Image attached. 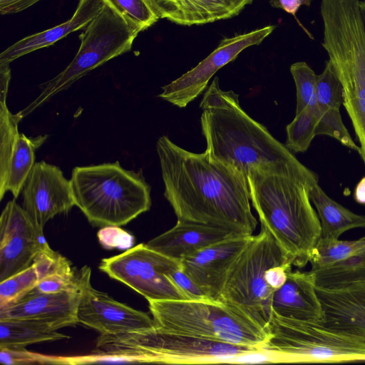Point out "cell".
<instances>
[{
  "instance_id": "1",
  "label": "cell",
  "mask_w": 365,
  "mask_h": 365,
  "mask_svg": "<svg viewBox=\"0 0 365 365\" xmlns=\"http://www.w3.org/2000/svg\"><path fill=\"white\" fill-rule=\"evenodd\" d=\"M164 196L178 221L193 222L252 235L257 222L247 178L234 167L195 153L163 135L156 143Z\"/></svg>"
},
{
  "instance_id": "2",
  "label": "cell",
  "mask_w": 365,
  "mask_h": 365,
  "mask_svg": "<svg viewBox=\"0 0 365 365\" xmlns=\"http://www.w3.org/2000/svg\"><path fill=\"white\" fill-rule=\"evenodd\" d=\"M247 180L261 227L271 234L292 265L304 267L322 235L309 196L319 181L274 167L252 170Z\"/></svg>"
},
{
  "instance_id": "3",
  "label": "cell",
  "mask_w": 365,
  "mask_h": 365,
  "mask_svg": "<svg viewBox=\"0 0 365 365\" xmlns=\"http://www.w3.org/2000/svg\"><path fill=\"white\" fill-rule=\"evenodd\" d=\"M206 152L247 178L255 169L279 168L314 176L266 127L248 115L240 105L203 110L200 118Z\"/></svg>"
},
{
  "instance_id": "4",
  "label": "cell",
  "mask_w": 365,
  "mask_h": 365,
  "mask_svg": "<svg viewBox=\"0 0 365 365\" xmlns=\"http://www.w3.org/2000/svg\"><path fill=\"white\" fill-rule=\"evenodd\" d=\"M292 266L271 234L261 227L230 267L219 301L267 332L273 294Z\"/></svg>"
},
{
  "instance_id": "5",
  "label": "cell",
  "mask_w": 365,
  "mask_h": 365,
  "mask_svg": "<svg viewBox=\"0 0 365 365\" xmlns=\"http://www.w3.org/2000/svg\"><path fill=\"white\" fill-rule=\"evenodd\" d=\"M322 46L343 88V106L365 165V30L359 0H322Z\"/></svg>"
},
{
  "instance_id": "6",
  "label": "cell",
  "mask_w": 365,
  "mask_h": 365,
  "mask_svg": "<svg viewBox=\"0 0 365 365\" xmlns=\"http://www.w3.org/2000/svg\"><path fill=\"white\" fill-rule=\"evenodd\" d=\"M75 206L94 226H122L148 211L150 187L118 161L77 166L70 179Z\"/></svg>"
},
{
  "instance_id": "7",
  "label": "cell",
  "mask_w": 365,
  "mask_h": 365,
  "mask_svg": "<svg viewBox=\"0 0 365 365\" xmlns=\"http://www.w3.org/2000/svg\"><path fill=\"white\" fill-rule=\"evenodd\" d=\"M96 352L126 356L136 364H170L214 363L263 353L256 347L172 332L157 326L118 334H101Z\"/></svg>"
},
{
  "instance_id": "8",
  "label": "cell",
  "mask_w": 365,
  "mask_h": 365,
  "mask_svg": "<svg viewBox=\"0 0 365 365\" xmlns=\"http://www.w3.org/2000/svg\"><path fill=\"white\" fill-rule=\"evenodd\" d=\"M261 347L275 362L365 361V330L330 328L318 322L272 316Z\"/></svg>"
},
{
  "instance_id": "9",
  "label": "cell",
  "mask_w": 365,
  "mask_h": 365,
  "mask_svg": "<svg viewBox=\"0 0 365 365\" xmlns=\"http://www.w3.org/2000/svg\"><path fill=\"white\" fill-rule=\"evenodd\" d=\"M148 302L155 325L169 331L260 350L269 336L266 331L220 301Z\"/></svg>"
},
{
  "instance_id": "10",
  "label": "cell",
  "mask_w": 365,
  "mask_h": 365,
  "mask_svg": "<svg viewBox=\"0 0 365 365\" xmlns=\"http://www.w3.org/2000/svg\"><path fill=\"white\" fill-rule=\"evenodd\" d=\"M138 33L105 3L99 14L78 36L79 48L58 74L40 85L39 95L18 112L21 119L61 91L110 59L128 52Z\"/></svg>"
},
{
  "instance_id": "11",
  "label": "cell",
  "mask_w": 365,
  "mask_h": 365,
  "mask_svg": "<svg viewBox=\"0 0 365 365\" xmlns=\"http://www.w3.org/2000/svg\"><path fill=\"white\" fill-rule=\"evenodd\" d=\"M180 262L140 243L123 253L104 258L99 269L130 287L148 301L192 300L168 276Z\"/></svg>"
},
{
  "instance_id": "12",
  "label": "cell",
  "mask_w": 365,
  "mask_h": 365,
  "mask_svg": "<svg viewBox=\"0 0 365 365\" xmlns=\"http://www.w3.org/2000/svg\"><path fill=\"white\" fill-rule=\"evenodd\" d=\"M269 25L246 34L224 38L218 46L195 67L162 87L159 97L179 108H185L206 88L210 79L222 67L235 60L245 48L259 45L275 29Z\"/></svg>"
},
{
  "instance_id": "13",
  "label": "cell",
  "mask_w": 365,
  "mask_h": 365,
  "mask_svg": "<svg viewBox=\"0 0 365 365\" xmlns=\"http://www.w3.org/2000/svg\"><path fill=\"white\" fill-rule=\"evenodd\" d=\"M78 274L81 286L77 309L78 323L100 334H118L156 326L154 319L147 313L118 302L107 293L93 288L89 267H83Z\"/></svg>"
},
{
  "instance_id": "14",
  "label": "cell",
  "mask_w": 365,
  "mask_h": 365,
  "mask_svg": "<svg viewBox=\"0 0 365 365\" xmlns=\"http://www.w3.org/2000/svg\"><path fill=\"white\" fill-rule=\"evenodd\" d=\"M47 246L43 229L15 198L9 201L0 217V282L30 267Z\"/></svg>"
},
{
  "instance_id": "15",
  "label": "cell",
  "mask_w": 365,
  "mask_h": 365,
  "mask_svg": "<svg viewBox=\"0 0 365 365\" xmlns=\"http://www.w3.org/2000/svg\"><path fill=\"white\" fill-rule=\"evenodd\" d=\"M22 119L11 113L6 98H0V200L11 192L16 199L23 185L35 165V153L48 137L39 135L28 137L19 132Z\"/></svg>"
},
{
  "instance_id": "16",
  "label": "cell",
  "mask_w": 365,
  "mask_h": 365,
  "mask_svg": "<svg viewBox=\"0 0 365 365\" xmlns=\"http://www.w3.org/2000/svg\"><path fill=\"white\" fill-rule=\"evenodd\" d=\"M23 207L41 229L56 215L75 206L71 180L59 167L45 161L36 163L23 187Z\"/></svg>"
},
{
  "instance_id": "17",
  "label": "cell",
  "mask_w": 365,
  "mask_h": 365,
  "mask_svg": "<svg viewBox=\"0 0 365 365\" xmlns=\"http://www.w3.org/2000/svg\"><path fill=\"white\" fill-rule=\"evenodd\" d=\"M252 236L237 235L203 248L179 261L180 269L209 299L219 301L230 267Z\"/></svg>"
},
{
  "instance_id": "18",
  "label": "cell",
  "mask_w": 365,
  "mask_h": 365,
  "mask_svg": "<svg viewBox=\"0 0 365 365\" xmlns=\"http://www.w3.org/2000/svg\"><path fill=\"white\" fill-rule=\"evenodd\" d=\"M79 277V274H78ZM81 297L78 285L58 293L29 292L19 301L0 309V319H35L51 322L58 329L77 324Z\"/></svg>"
},
{
  "instance_id": "19",
  "label": "cell",
  "mask_w": 365,
  "mask_h": 365,
  "mask_svg": "<svg viewBox=\"0 0 365 365\" xmlns=\"http://www.w3.org/2000/svg\"><path fill=\"white\" fill-rule=\"evenodd\" d=\"M316 286V275L312 270L290 271L285 282L273 294L272 315L299 321L322 322L323 309Z\"/></svg>"
},
{
  "instance_id": "20",
  "label": "cell",
  "mask_w": 365,
  "mask_h": 365,
  "mask_svg": "<svg viewBox=\"0 0 365 365\" xmlns=\"http://www.w3.org/2000/svg\"><path fill=\"white\" fill-rule=\"evenodd\" d=\"M237 235L242 234L215 225L178 221L174 227L150 240L146 245L180 261L203 248Z\"/></svg>"
},
{
  "instance_id": "21",
  "label": "cell",
  "mask_w": 365,
  "mask_h": 365,
  "mask_svg": "<svg viewBox=\"0 0 365 365\" xmlns=\"http://www.w3.org/2000/svg\"><path fill=\"white\" fill-rule=\"evenodd\" d=\"M159 18L182 26L232 18L252 0H147Z\"/></svg>"
},
{
  "instance_id": "22",
  "label": "cell",
  "mask_w": 365,
  "mask_h": 365,
  "mask_svg": "<svg viewBox=\"0 0 365 365\" xmlns=\"http://www.w3.org/2000/svg\"><path fill=\"white\" fill-rule=\"evenodd\" d=\"M323 309L319 322L330 328L365 330V282L335 288L316 286Z\"/></svg>"
},
{
  "instance_id": "23",
  "label": "cell",
  "mask_w": 365,
  "mask_h": 365,
  "mask_svg": "<svg viewBox=\"0 0 365 365\" xmlns=\"http://www.w3.org/2000/svg\"><path fill=\"white\" fill-rule=\"evenodd\" d=\"M103 0H80L73 16L64 21L45 31L26 36L11 45L0 54V63H9L29 53L48 47L68 34L85 29L99 14Z\"/></svg>"
},
{
  "instance_id": "24",
  "label": "cell",
  "mask_w": 365,
  "mask_h": 365,
  "mask_svg": "<svg viewBox=\"0 0 365 365\" xmlns=\"http://www.w3.org/2000/svg\"><path fill=\"white\" fill-rule=\"evenodd\" d=\"M321 222L323 240H338L346 231L365 228V215H357L329 197L319 183L309 191Z\"/></svg>"
},
{
  "instance_id": "25",
  "label": "cell",
  "mask_w": 365,
  "mask_h": 365,
  "mask_svg": "<svg viewBox=\"0 0 365 365\" xmlns=\"http://www.w3.org/2000/svg\"><path fill=\"white\" fill-rule=\"evenodd\" d=\"M51 322L35 319H0V348H25L70 336L58 331Z\"/></svg>"
},
{
  "instance_id": "26",
  "label": "cell",
  "mask_w": 365,
  "mask_h": 365,
  "mask_svg": "<svg viewBox=\"0 0 365 365\" xmlns=\"http://www.w3.org/2000/svg\"><path fill=\"white\" fill-rule=\"evenodd\" d=\"M313 272L319 287L335 288L365 282V244L349 257Z\"/></svg>"
},
{
  "instance_id": "27",
  "label": "cell",
  "mask_w": 365,
  "mask_h": 365,
  "mask_svg": "<svg viewBox=\"0 0 365 365\" xmlns=\"http://www.w3.org/2000/svg\"><path fill=\"white\" fill-rule=\"evenodd\" d=\"M317 105L307 106L295 114L293 120L287 125L285 145L294 153H304L309 148L316 136L318 123Z\"/></svg>"
},
{
  "instance_id": "28",
  "label": "cell",
  "mask_w": 365,
  "mask_h": 365,
  "mask_svg": "<svg viewBox=\"0 0 365 365\" xmlns=\"http://www.w3.org/2000/svg\"><path fill=\"white\" fill-rule=\"evenodd\" d=\"M138 34L160 19L147 0H103Z\"/></svg>"
},
{
  "instance_id": "29",
  "label": "cell",
  "mask_w": 365,
  "mask_h": 365,
  "mask_svg": "<svg viewBox=\"0 0 365 365\" xmlns=\"http://www.w3.org/2000/svg\"><path fill=\"white\" fill-rule=\"evenodd\" d=\"M38 282V276L32 264L0 282V309L23 298Z\"/></svg>"
},
{
  "instance_id": "30",
  "label": "cell",
  "mask_w": 365,
  "mask_h": 365,
  "mask_svg": "<svg viewBox=\"0 0 365 365\" xmlns=\"http://www.w3.org/2000/svg\"><path fill=\"white\" fill-rule=\"evenodd\" d=\"M316 96L321 108L339 109L343 105L342 85L329 60L326 62L323 72L317 75Z\"/></svg>"
},
{
  "instance_id": "31",
  "label": "cell",
  "mask_w": 365,
  "mask_h": 365,
  "mask_svg": "<svg viewBox=\"0 0 365 365\" xmlns=\"http://www.w3.org/2000/svg\"><path fill=\"white\" fill-rule=\"evenodd\" d=\"M290 72L294 81L297 91L295 114L299 113L307 106H317L316 86L317 75L304 61L292 64Z\"/></svg>"
},
{
  "instance_id": "32",
  "label": "cell",
  "mask_w": 365,
  "mask_h": 365,
  "mask_svg": "<svg viewBox=\"0 0 365 365\" xmlns=\"http://www.w3.org/2000/svg\"><path fill=\"white\" fill-rule=\"evenodd\" d=\"M317 112L319 119L315 131L316 135H329L344 145L359 152L360 147L354 142L344 125L339 109L324 108L317 105Z\"/></svg>"
},
{
  "instance_id": "33",
  "label": "cell",
  "mask_w": 365,
  "mask_h": 365,
  "mask_svg": "<svg viewBox=\"0 0 365 365\" xmlns=\"http://www.w3.org/2000/svg\"><path fill=\"white\" fill-rule=\"evenodd\" d=\"M32 265L39 280L54 274L74 272L68 259L47 246L35 257Z\"/></svg>"
},
{
  "instance_id": "34",
  "label": "cell",
  "mask_w": 365,
  "mask_h": 365,
  "mask_svg": "<svg viewBox=\"0 0 365 365\" xmlns=\"http://www.w3.org/2000/svg\"><path fill=\"white\" fill-rule=\"evenodd\" d=\"M237 106H240L239 96L232 91H224L221 90L217 77L214 78L200 103V108L202 110L231 108Z\"/></svg>"
},
{
  "instance_id": "35",
  "label": "cell",
  "mask_w": 365,
  "mask_h": 365,
  "mask_svg": "<svg viewBox=\"0 0 365 365\" xmlns=\"http://www.w3.org/2000/svg\"><path fill=\"white\" fill-rule=\"evenodd\" d=\"M54 356L32 352L25 348H0V361L6 365L53 364Z\"/></svg>"
},
{
  "instance_id": "36",
  "label": "cell",
  "mask_w": 365,
  "mask_h": 365,
  "mask_svg": "<svg viewBox=\"0 0 365 365\" xmlns=\"http://www.w3.org/2000/svg\"><path fill=\"white\" fill-rule=\"evenodd\" d=\"M78 272L58 273L48 275L39 280L37 285L30 292L53 294L66 291L78 285Z\"/></svg>"
},
{
  "instance_id": "37",
  "label": "cell",
  "mask_w": 365,
  "mask_h": 365,
  "mask_svg": "<svg viewBox=\"0 0 365 365\" xmlns=\"http://www.w3.org/2000/svg\"><path fill=\"white\" fill-rule=\"evenodd\" d=\"M100 244L106 249L128 250L134 244V237L120 226H106L97 233Z\"/></svg>"
},
{
  "instance_id": "38",
  "label": "cell",
  "mask_w": 365,
  "mask_h": 365,
  "mask_svg": "<svg viewBox=\"0 0 365 365\" xmlns=\"http://www.w3.org/2000/svg\"><path fill=\"white\" fill-rule=\"evenodd\" d=\"M168 276L192 300L210 299L195 282L181 270L180 267L171 272L168 274Z\"/></svg>"
},
{
  "instance_id": "39",
  "label": "cell",
  "mask_w": 365,
  "mask_h": 365,
  "mask_svg": "<svg viewBox=\"0 0 365 365\" xmlns=\"http://www.w3.org/2000/svg\"><path fill=\"white\" fill-rule=\"evenodd\" d=\"M269 3L272 7L281 9L287 13L292 14L309 37L313 38L311 34L303 26L302 24H300L296 17V14L299 9L302 6H309L311 5L312 0H270Z\"/></svg>"
},
{
  "instance_id": "40",
  "label": "cell",
  "mask_w": 365,
  "mask_h": 365,
  "mask_svg": "<svg viewBox=\"0 0 365 365\" xmlns=\"http://www.w3.org/2000/svg\"><path fill=\"white\" fill-rule=\"evenodd\" d=\"M40 0H0V14L7 15L19 13L33 6Z\"/></svg>"
},
{
  "instance_id": "41",
  "label": "cell",
  "mask_w": 365,
  "mask_h": 365,
  "mask_svg": "<svg viewBox=\"0 0 365 365\" xmlns=\"http://www.w3.org/2000/svg\"><path fill=\"white\" fill-rule=\"evenodd\" d=\"M354 198L356 202L365 205V176L356 185Z\"/></svg>"
},
{
  "instance_id": "42",
  "label": "cell",
  "mask_w": 365,
  "mask_h": 365,
  "mask_svg": "<svg viewBox=\"0 0 365 365\" xmlns=\"http://www.w3.org/2000/svg\"><path fill=\"white\" fill-rule=\"evenodd\" d=\"M360 10L365 30V1H360Z\"/></svg>"
}]
</instances>
